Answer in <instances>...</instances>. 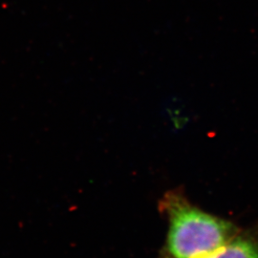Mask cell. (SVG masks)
<instances>
[{
	"mask_svg": "<svg viewBox=\"0 0 258 258\" xmlns=\"http://www.w3.org/2000/svg\"><path fill=\"white\" fill-rule=\"evenodd\" d=\"M168 231L159 258H205L231 241L240 230L231 221L204 212L176 190L160 202Z\"/></svg>",
	"mask_w": 258,
	"mask_h": 258,
	"instance_id": "1",
	"label": "cell"
},
{
	"mask_svg": "<svg viewBox=\"0 0 258 258\" xmlns=\"http://www.w3.org/2000/svg\"><path fill=\"white\" fill-rule=\"evenodd\" d=\"M205 258H258V232L239 231L226 245Z\"/></svg>",
	"mask_w": 258,
	"mask_h": 258,
	"instance_id": "2",
	"label": "cell"
}]
</instances>
